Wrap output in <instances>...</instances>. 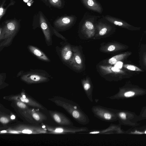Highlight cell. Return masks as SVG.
I'll return each instance as SVG.
<instances>
[{
    "label": "cell",
    "instance_id": "6da1fadb",
    "mask_svg": "<svg viewBox=\"0 0 146 146\" xmlns=\"http://www.w3.org/2000/svg\"><path fill=\"white\" fill-rule=\"evenodd\" d=\"M55 102L58 106L64 109L78 123L85 125L89 123L90 119L88 116L76 102L62 97L58 98Z\"/></svg>",
    "mask_w": 146,
    "mask_h": 146
},
{
    "label": "cell",
    "instance_id": "7a4b0ae2",
    "mask_svg": "<svg viewBox=\"0 0 146 146\" xmlns=\"http://www.w3.org/2000/svg\"><path fill=\"white\" fill-rule=\"evenodd\" d=\"M19 22L15 20L7 21L0 29V51L5 47L10 46L19 32Z\"/></svg>",
    "mask_w": 146,
    "mask_h": 146
},
{
    "label": "cell",
    "instance_id": "3957f363",
    "mask_svg": "<svg viewBox=\"0 0 146 146\" xmlns=\"http://www.w3.org/2000/svg\"><path fill=\"white\" fill-rule=\"evenodd\" d=\"M16 76L22 81L29 84L47 82L51 78V75L47 72L40 69L21 70L17 73Z\"/></svg>",
    "mask_w": 146,
    "mask_h": 146
},
{
    "label": "cell",
    "instance_id": "277c9868",
    "mask_svg": "<svg viewBox=\"0 0 146 146\" xmlns=\"http://www.w3.org/2000/svg\"><path fill=\"white\" fill-rule=\"evenodd\" d=\"M91 111L94 116L99 119L106 122H112L116 119L113 110L100 105L93 106Z\"/></svg>",
    "mask_w": 146,
    "mask_h": 146
},
{
    "label": "cell",
    "instance_id": "5b68a950",
    "mask_svg": "<svg viewBox=\"0 0 146 146\" xmlns=\"http://www.w3.org/2000/svg\"><path fill=\"white\" fill-rule=\"evenodd\" d=\"M40 23L41 28L44 35L45 42L48 46L52 44V29L49 27L46 20L42 14L40 15Z\"/></svg>",
    "mask_w": 146,
    "mask_h": 146
},
{
    "label": "cell",
    "instance_id": "8992f818",
    "mask_svg": "<svg viewBox=\"0 0 146 146\" xmlns=\"http://www.w3.org/2000/svg\"><path fill=\"white\" fill-rule=\"evenodd\" d=\"M54 120L58 124L62 126H74L71 120L63 113L58 112H51L50 113Z\"/></svg>",
    "mask_w": 146,
    "mask_h": 146
},
{
    "label": "cell",
    "instance_id": "52a82bcc",
    "mask_svg": "<svg viewBox=\"0 0 146 146\" xmlns=\"http://www.w3.org/2000/svg\"><path fill=\"white\" fill-rule=\"evenodd\" d=\"M56 51L62 61L65 62H69L72 58V52L70 46L66 45L61 48L56 47Z\"/></svg>",
    "mask_w": 146,
    "mask_h": 146
},
{
    "label": "cell",
    "instance_id": "ba28073f",
    "mask_svg": "<svg viewBox=\"0 0 146 146\" xmlns=\"http://www.w3.org/2000/svg\"><path fill=\"white\" fill-rule=\"evenodd\" d=\"M105 19L114 25L129 30L134 31L139 30L140 27H135L124 21L110 16H106Z\"/></svg>",
    "mask_w": 146,
    "mask_h": 146
},
{
    "label": "cell",
    "instance_id": "9c48e42d",
    "mask_svg": "<svg viewBox=\"0 0 146 146\" xmlns=\"http://www.w3.org/2000/svg\"><path fill=\"white\" fill-rule=\"evenodd\" d=\"M74 16H64L56 20L54 23V26L56 29L63 30L70 25L74 21Z\"/></svg>",
    "mask_w": 146,
    "mask_h": 146
},
{
    "label": "cell",
    "instance_id": "30bf717a",
    "mask_svg": "<svg viewBox=\"0 0 146 146\" xmlns=\"http://www.w3.org/2000/svg\"><path fill=\"white\" fill-rule=\"evenodd\" d=\"M27 48L32 54L39 60L48 62H51L48 56L39 48L31 45H28Z\"/></svg>",
    "mask_w": 146,
    "mask_h": 146
},
{
    "label": "cell",
    "instance_id": "8fae6325",
    "mask_svg": "<svg viewBox=\"0 0 146 146\" xmlns=\"http://www.w3.org/2000/svg\"><path fill=\"white\" fill-rule=\"evenodd\" d=\"M68 62L70 65L76 70H80L83 67L81 56L77 50H75L73 55Z\"/></svg>",
    "mask_w": 146,
    "mask_h": 146
},
{
    "label": "cell",
    "instance_id": "7c38bea8",
    "mask_svg": "<svg viewBox=\"0 0 146 146\" xmlns=\"http://www.w3.org/2000/svg\"><path fill=\"white\" fill-rule=\"evenodd\" d=\"M91 19H87L84 22L82 27V30L88 36H93L94 34L95 26Z\"/></svg>",
    "mask_w": 146,
    "mask_h": 146
},
{
    "label": "cell",
    "instance_id": "4fadbf2b",
    "mask_svg": "<svg viewBox=\"0 0 146 146\" xmlns=\"http://www.w3.org/2000/svg\"><path fill=\"white\" fill-rule=\"evenodd\" d=\"M82 84L86 96L89 100L92 102L93 86L92 83L88 79H86L82 81Z\"/></svg>",
    "mask_w": 146,
    "mask_h": 146
},
{
    "label": "cell",
    "instance_id": "5bb4252c",
    "mask_svg": "<svg viewBox=\"0 0 146 146\" xmlns=\"http://www.w3.org/2000/svg\"><path fill=\"white\" fill-rule=\"evenodd\" d=\"M82 0L84 4L89 9L99 13L102 12V7L95 0Z\"/></svg>",
    "mask_w": 146,
    "mask_h": 146
},
{
    "label": "cell",
    "instance_id": "9a60e30c",
    "mask_svg": "<svg viewBox=\"0 0 146 146\" xmlns=\"http://www.w3.org/2000/svg\"><path fill=\"white\" fill-rule=\"evenodd\" d=\"M11 99L18 101L26 103L29 105L41 108H42V106L35 101L32 100L30 98H23L20 96H13L11 97Z\"/></svg>",
    "mask_w": 146,
    "mask_h": 146
},
{
    "label": "cell",
    "instance_id": "2e32d148",
    "mask_svg": "<svg viewBox=\"0 0 146 146\" xmlns=\"http://www.w3.org/2000/svg\"><path fill=\"white\" fill-rule=\"evenodd\" d=\"M131 54V52H127L115 56L109 60V63L111 65L115 64L117 62L123 60Z\"/></svg>",
    "mask_w": 146,
    "mask_h": 146
},
{
    "label": "cell",
    "instance_id": "e0dca14e",
    "mask_svg": "<svg viewBox=\"0 0 146 146\" xmlns=\"http://www.w3.org/2000/svg\"><path fill=\"white\" fill-rule=\"evenodd\" d=\"M99 31V34L100 36L105 35L110 29L108 26L101 23H99L97 25Z\"/></svg>",
    "mask_w": 146,
    "mask_h": 146
},
{
    "label": "cell",
    "instance_id": "ac0fdd59",
    "mask_svg": "<svg viewBox=\"0 0 146 146\" xmlns=\"http://www.w3.org/2000/svg\"><path fill=\"white\" fill-rule=\"evenodd\" d=\"M17 129L19 130V131H21V132L22 133L27 134L39 133L41 132L43 133L44 132L42 129L40 130L38 129H35L34 128H24L23 129L17 128Z\"/></svg>",
    "mask_w": 146,
    "mask_h": 146
},
{
    "label": "cell",
    "instance_id": "d6986e66",
    "mask_svg": "<svg viewBox=\"0 0 146 146\" xmlns=\"http://www.w3.org/2000/svg\"><path fill=\"white\" fill-rule=\"evenodd\" d=\"M28 112L37 121L41 122L45 119V117L43 115L39 112L31 110H29Z\"/></svg>",
    "mask_w": 146,
    "mask_h": 146
},
{
    "label": "cell",
    "instance_id": "ffe728a7",
    "mask_svg": "<svg viewBox=\"0 0 146 146\" xmlns=\"http://www.w3.org/2000/svg\"><path fill=\"white\" fill-rule=\"evenodd\" d=\"M123 46L121 45L112 44L109 46L107 48V51L110 52L115 51L123 49Z\"/></svg>",
    "mask_w": 146,
    "mask_h": 146
},
{
    "label": "cell",
    "instance_id": "44dd1931",
    "mask_svg": "<svg viewBox=\"0 0 146 146\" xmlns=\"http://www.w3.org/2000/svg\"><path fill=\"white\" fill-rule=\"evenodd\" d=\"M123 66L125 68L129 70L139 72L142 71L140 68L133 65L129 64H124Z\"/></svg>",
    "mask_w": 146,
    "mask_h": 146
},
{
    "label": "cell",
    "instance_id": "7402d4cb",
    "mask_svg": "<svg viewBox=\"0 0 146 146\" xmlns=\"http://www.w3.org/2000/svg\"><path fill=\"white\" fill-rule=\"evenodd\" d=\"M50 3L52 5L60 7L61 5V0H49Z\"/></svg>",
    "mask_w": 146,
    "mask_h": 146
},
{
    "label": "cell",
    "instance_id": "603a6c76",
    "mask_svg": "<svg viewBox=\"0 0 146 146\" xmlns=\"http://www.w3.org/2000/svg\"><path fill=\"white\" fill-rule=\"evenodd\" d=\"M17 106L19 108L23 110H27L28 107L23 102L17 101L16 102Z\"/></svg>",
    "mask_w": 146,
    "mask_h": 146
},
{
    "label": "cell",
    "instance_id": "cb8c5ba5",
    "mask_svg": "<svg viewBox=\"0 0 146 146\" xmlns=\"http://www.w3.org/2000/svg\"><path fill=\"white\" fill-rule=\"evenodd\" d=\"M52 29L53 35H55L56 36L58 37V38H61L63 40H66V38L63 36H62L60 34L58 33L57 32V30H56L54 28H52Z\"/></svg>",
    "mask_w": 146,
    "mask_h": 146
},
{
    "label": "cell",
    "instance_id": "d4e9b609",
    "mask_svg": "<svg viewBox=\"0 0 146 146\" xmlns=\"http://www.w3.org/2000/svg\"><path fill=\"white\" fill-rule=\"evenodd\" d=\"M0 121L1 123H7L9 121V119L6 117H1Z\"/></svg>",
    "mask_w": 146,
    "mask_h": 146
},
{
    "label": "cell",
    "instance_id": "484cf974",
    "mask_svg": "<svg viewBox=\"0 0 146 146\" xmlns=\"http://www.w3.org/2000/svg\"><path fill=\"white\" fill-rule=\"evenodd\" d=\"M119 117L121 119H126V115L123 112H120L118 114Z\"/></svg>",
    "mask_w": 146,
    "mask_h": 146
},
{
    "label": "cell",
    "instance_id": "4316f807",
    "mask_svg": "<svg viewBox=\"0 0 146 146\" xmlns=\"http://www.w3.org/2000/svg\"><path fill=\"white\" fill-rule=\"evenodd\" d=\"M135 94L134 92L129 91L125 92L124 94V96L126 97H129L133 96Z\"/></svg>",
    "mask_w": 146,
    "mask_h": 146
},
{
    "label": "cell",
    "instance_id": "83f0119b",
    "mask_svg": "<svg viewBox=\"0 0 146 146\" xmlns=\"http://www.w3.org/2000/svg\"><path fill=\"white\" fill-rule=\"evenodd\" d=\"M2 5L1 6L0 8V19L1 18V17L3 15L5 12V9L3 8Z\"/></svg>",
    "mask_w": 146,
    "mask_h": 146
},
{
    "label": "cell",
    "instance_id": "f1b7e54d",
    "mask_svg": "<svg viewBox=\"0 0 146 146\" xmlns=\"http://www.w3.org/2000/svg\"><path fill=\"white\" fill-rule=\"evenodd\" d=\"M116 65L115 66L116 67H117L118 68H121L122 66V64L123 63L121 62H117L116 64Z\"/></svg>",
    "mask_w": 146,
    "mask_h": 146
},
{
    "label": "cell",
    "instance_id": "f546056e",
    "mask_svg": "<svg viewBox=\"0 0 146 146\" xmlns=\"http://www.w3.org/2000/svg\"><path fill=\"white\" fill-rule=\"evenodd\" d=\"M144 61L145 64L146 65V54L145 55L144 58Z\"/></svg>",
    "mask_w": 146,
    "mask_h": 146
},
{
    "label": "cell",
    "instance_id": "4dcf8cb0",
    "mask_svg": "<svg viewBox=\"0 0 146 146\" xmlns=\"http://www.w3.org/2000/svg\"><path fill=\"white\" fill-rule=\"evenodd\" d=\"M11 118L12 119H14L15 118V117L14 115H13L11 116Z\"/></svg>",
    "mask_w": 146,
    "mask_h": 146
},
{
    "label": "cell",
    "instance_id": "1f68e13d",
    "mask_svg": "<svg viewBox=\"0 0 146 146\" xmlns=\"http://www.w3.org/2000/svg\"><path fill=\"white\" fill-rule=\"evenodd\" d=\"M22 96L24 98H26V96H25V95H22Z\"/></svg>",
    "mask_w": 146,
    "mask_h": 146
},
{
    "label": "cell",
    "instance_id": "d6a6232c",
    "mask_svg": "<svg viewBox=\"0 0 146 146\" xmlns=\"http://www.w3.org/2000/svg\"><path fill=\"white\" fill-rule=\"evenodd\" d=\"M45 126L44 125L42 126V128H45Z\"/></svg>",
    "mask_w": 146,
    "mask_h": 146
},
{
    "label": "cell",
    "instance_id": "836d02e7",
    "mask_svg": "<svg viewBox=\"0 0 146 146\" xmlns=\"http://www.w3.org/2000/svg\"><path fill=\"white\" fill-rule=\"evenodd\" d=\"M145 133H146V131L145 132Z\"/></svg>",
    "mask_w": 146,
    "mask_h": 146
}]
</instances>
